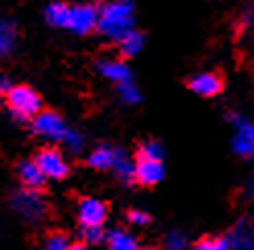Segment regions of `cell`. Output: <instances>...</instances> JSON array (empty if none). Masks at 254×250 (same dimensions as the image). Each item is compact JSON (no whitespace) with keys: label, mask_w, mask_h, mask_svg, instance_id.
<instances>
[{"label":"cell","mask_w":254,"mask_h":250,"mask_svg":"<svg viewBox=\"0 0 254 250\" xmlns=\"http://www.w3.org/2000/svg\"><path fill=\"white\" fill-rule=\"evenodd\" d=\"M97 29L110 40H120L134 29V2L132 0H108L99 6Z\"/></svg>","instance_id":"cell-1"},{"label":"cell","mask_w":254,"mask_h":250,"mask_svg":"<svg viewBox=\"0 0 254 250\" xmlns=\"http://www.w3.org/2000/svg\"><path fill=\"white\" fill-rule=\"evenodd\" d=\"M10 114L17 120H31L42 112V97L29 85H15L4 93Z\"/></svg>","instance_id":"cell-2"},{"label":"cell","mask_w":254,"mask_h":250,"mask_svg":"<svg viewBox=\"0 0 254 250\" xmlns=\"http://www.w3.org/2000/svg\"><path fill=\"white\" fill-rule=\"evenodd\" d=\"M10 205L15 207L23 217H27L31 221H44L48 217H52V207H50L46 201H42L40 194L35 190H17L10 194Z\"/></svg>","instance_id":"cell-3"},{"label":"cell","mask_w":254,"mask_h":250,"mask_svg":"<svg viewBox=\"0 0 254 250\" xmlns=\"http://www.w3.org/2000/svg\"><path fill=\"white\" fill-rule=\"evenodd\" d=\"M97 15L99 6L95 4H70L64 29H70L77 35H89L93 29H97Z\"/></svg>","instance_id":"cell-4"},{"label":"cell","mask_w":254,"mask_h":250,"mask_svg":"<svg viewBox=\"0 0 254 250\" xmlns=\"http://www.w3.org/2000/svg\"><path fill=\"white\" fill-rule=\"evenodd\" d=\"M31 124H33L35 134L46 136L50 141H62L64 134L68 132L66 122L62 120V116L58 112H52V110H42L40 114H35L31 118Z\"/></svg>","instance_id":"cell-5"},{"label":"cell","mask_w":254,"mask_h":250,"mask_svg":"<svg viewBox=\"0 0 254 250\" xmlns=\"http://www.w3.org/2000/svg\"><path fill=\"white\" fill-rule=\"evenodd\" d=\"M35 164L37 168L42 170V174L46 178H52V180H64L68 176V164L64 161V155H62L56 147H44L37 151L35 155Z\"/></svg>","instance_id":"cell-6"},{"label":"cell","mask_w":254,"mask_h":250,"mask_svg":"<svg viewBox=\"0 0 254 250\" xmlns=\"http://www.w3.org/2000/svg\"><path fill=\"white\" fill-rule=\"evenodd\" d=\"M110 215V205L97 198H81L79 201V223L83 230L87 228H104Z\"/></svg>","instance_id":"cell-7"},{"label":"cell","mask_w":254,"mask_h":250,"mask_svg":"<svg viewBox=\"0 0 254 250\" xmlns=\"http://www.w3.org/2000/svg\"><path fill=\"white\" fill-rule=\"evenodd\" d=\"M161 180H163V159L136 155V161H134V180L132 182L141 184V186H155Z\"/></svg>","instance_id":"cell-8"},{"label":"cell","mask_w":254,"mask_h":250,"mask_svg":"<svg viewBox=\"0 0 254 250\" xmlns=\"http://www.w3.org/2000/svg\"><path fill=\"white\" fill-rule=\"evenodd\" d=\"M188 87L190 91H194L200 97H215L223 91L225 83L219 72H200L188 81Z\"/></svg>","instance_id":"cell-9"},{"label":"cell","mask_w":254,"mask_h":250,"mask_svg":"<svg viewBox=\"0 0 254 250\" xmlns=\"http://www.w3.org/2000/svg\"><path fill=\"white\" fill-rule=\"evenodd\" d=\"M17 176L23 184V188L27 190H35V192H44L46 190V176L42 174V170L37 168V164L33 159L27 161H21L17 166Z\"/></svg>","instance_id":"cell-10"},{"label":"cell","mask_w":254,"mask_h":250,"mask_svg":"<svg viewBox=\"0 0 254 250\" xmlns=\"http://www.w3.org/2000/svg\"><path fill=\"white\" fill-rule=\"evenodd\" d=\"M236 136H234V151L242 157L254 155V126L250 122L236 118Z\"/></svg>","instance_id":"cell-11"},{"label":"cell","mask_w":254,"mask_h":250,"mask_svg":"<svg viewBox=\"0 0 254 250\" xmlns=\"http://www.w3.org/2000/svg\"><path fill=\"white\" fill-rule=\"evenodd\" d=\"M118 155H120V149L104 145V147H97L95 151L89 155L87 164L95 170H110V168H114V164H116Z\"/></svg>","instance_id":"cell-12"},{"label":"cell","mask_w":254,"mask_h":250,"mask_svg":"<svg viewBox=\"0 0 254 250\" xmlns=\"http://www.w3.org/2000/svg\"><path fill=\"white\" fill-rule=\"evenodd\" d=\"M99 72L104 74L106 79L114 81L116 85L130 79V68L126 66V62H122V60H101L99 62Z\"/></svg>","instance_id":"cell-13"},{"label":"cell","mask_w":254,"mask_h":250,"mask_svg":"<svg viewBox=\"0 0 254 250\" xmlns=\"http://www.w3.org/2000/svg\"><path fill=\"white\" fill-rule=\"evenodd\" d=\"M17 44V27L8 19H0V58H6Z\"/></svg>","instance_id":"cell-14"},{"label":"cell","mask_w":254,"mask_h":250,"mask_svg":"<svg viewBox=\"0 0 254 250\" xmlns=\"http://www.w3.org/2000/svg\"><path fill=\"white\" fill-rule=\"evenodd\" d=\"M118 46H120L122 56L132 58V56H136V54L143 50V46H145V35H143L141 31L132 29V31H128L126 35L120 37V40H118Z\"/></svg>","instance_id":"cell-15"},{"label":"cell","mask_w":254,"mask_h":250,"mask_svg":"<svg viewBox=\"0 0 254 250\" xmlns=\"http://www.w3.org/2000/svg\"><path fill=\"white\" fill-rule=\"evenodd\" d=\"M66 15H68V4H64V2H50L44 12L46 21L52 25V27H64Z\"/></svg>","instance_id":"cell-16"},{"label":"cell","mask_w":254,"mask_h":250,"mask_svg":"<svg viewBox=\"0 0 254 250\" xmlns=\"http://www.w3.org/2000/svg\"><path fill=\"white\" fill-rule=\"evenodd\" d=\"M108 250H138V244L128 232L116 230L108 238Z\"/></svg>","instance_id":"cell-17"},{"label":"cell","mask_w":254,"mask_h":250,"mask_svg":"<svg viewBox=\"0 0 254 250\" xmlns=\"http://www.w3.org/2000/svg\"><path fill=\"white\" fill-rule=\"evenodd\" d=\"M70 240L64 230H50L46 236V250H68Z\"/></svg>","instance_id":"cell-18"},{"label":"cell","mask_w":254,"mask_h":250,"mask_svg":"<svg viewBox=\"0 0 254 250\" xmlns=\"http://www.w3.org/2000/svg\"><path fill=\"white\" fill-rule=\"evenodd\" d=\"M227 248H230V242L223 236H205L192 246V250H227Z\"/></svg>","instance_id":"cell-19"},{"label":"cell","mask_w":254,"mask_h":250,"mask_svg":"<svg viewBox=\"0 0 254 250\" xmlns=\"http://www.w3.org/2000/svg\"><path fill=\"white\" fill-rule=\"evenodd\" d=\"M118 93L122 97V102H126V104H136L138 99H141V95H138V89L134 87L132 79L118 83Z\"/></svg>","instance_id":"cell-20"},{"label":"cell","mask_w":254,"mask_h":250,"mask_svg":"<svg viewBox=\"0 0 254 250\" xmlns=\"http://www.w3.org/2000/svg\"><path fill=\"white\" fill-rule=\"evenodd\" d=\"M62 141H64V143L72 149V151H79L81 145H83V136H81L79 132H74V130H68V132L64 134V139H62Z\"/></svg>","instance_id":"cell-21"},{"label":"cell","mask_w":254,"mask_h":250,"mask_svg":"<svg viewBox=\"0 0 254 250\" xmlns=\"http://www.w3.org/2000/svg\"><path fill=\"white\" fill-rule=\"evenodd\" d=\"M128 219L132 223H149L151 217L147 213H141V211H128Z\"/></svg>","instance_id":"cell-22"},{"label":"cell","mask_w":254,"mask_h":250,"mask_svg":"<svg viewBox=\"0 0 254 250\" xmlns=\"http://www.w3.org/2000/svg\"><path fill=\"white\" fill-rule=\"evenodd\" d=\"M10 87H12V85H10V81H8L6 77H0V95H4V93L10 89Z\"/></svg>","instance_id":"cell-23"},{"label":"cell","mask_w":254,"mask_h":250,"mask_svg":"<svg viewBox=\"0 0 254 250\" xmlns=\"http://www.w3.org/2000/svg\"><path fill=\"white\" fill-rule=\"evenodd\" d=\"M244 23H246V25L254 23V6H248V8L244 10Z\"/></svg>","instance_id":"cell-24"},{"label":"cell","mask_w":254,"mask_h":250,"mask_svg":"<svg viewBox=\"0 0 254 250\" xmlns=\"http://www.w3.org/2000/svg\"><path fill=\"white\" fill-rule=\"evenodd\" d=\"M68 250H85V242H70Z\"/></svg>","instance_id":"cell-25"},{"label":"cell","mask_w":254,"mask_h":250,"mask_svg":"<svg viewBox=\"0 0 254 250\" xmlns=\"http://www.w3.org/2000/svg\"><path fill=\"white\" fill-rule=\"evenodd\" d=\"M147 250H149V248H147Z\"/></svg>","instance_id":"cell-26"}]
</instances>
